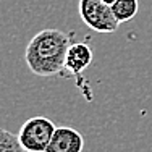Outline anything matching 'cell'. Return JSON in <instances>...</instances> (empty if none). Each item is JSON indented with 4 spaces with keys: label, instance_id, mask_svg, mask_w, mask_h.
<instances>
[{
    "label": "cell",
    "instance_id": "3957f363",
    "mask_svg": "<svg viewBox=\"0 0 152 152\" xmlns=\"http://www.w3.org/2000/svg\"><path fill=\"white\" fill-rule=\"evenodd\" d=\"M79 16L89 29L102 34H110L118 29V21L115 18L112 7L100 0H79Z\"/></svg>",
    "mask_w": 152,
    "mask_h": 152
},
{
    "label": "cell",
    "instance_id": "ba28073f",
    "mask_svg": "<svg viewBox=\"0 0 152 152\" xmlns=\"http://www.w3.org/2000/svg\"><path fill=\"white\" fill-rule=\"evenodd\" d=\"M100 2H104V3H105V5L112 7V5H113V3H115V2H117V0H100Z\"/></svg>",
    "mask_w": 152,
    "mask_h": 152
},
{
    "label": "cell",
    "instance_id": "277c9868",
    "mask_svg": "<svg viewBox=\"0 0 152 152\" xmlns=\"http://www.w3.org/2000/svg\"><path fill=\"white\" fill-rule=\"evenodd\" d=\"M84 137L71 126H57L45 152H83Z\"/></svg>",
    "mask_w": 152,
    "mask_h": 152
},
{
    "label": "cell",
    "instance_id": "52a82bcc",
    "mask_svg": "<svg viewBox=\"0 0 152 152\" xmlns=\"http://www.w3.org/2000/svg\"><path fill=\"white\" fill-rule=\"evenodd\" d=\"M0 152H26V151L23 149L16 134L10 133L5 128H0Z\"/></svg>",
    "mask_w": 152,
    "mask_h": 152
},
{
    "label": "cell",
    "instance_id": "6da1fadb",
    "mask_svg": "<svg viewBox=\"0 0 152 152\" xmlns=\"http://www.w3.org/2000/svg\"><path fill=\"white\" fill-rule=\"evenodd\" d=\"M70 36L60 29H42L29 41L24 52L28 68L37 76H57L65 71Z\"/></svg>",
    "mask_w": 152,
    "mask_h": 152
},
{
    "label": "cell",
    "instance_id": "5b68a950",
    "mask_svg": "<svg viewBox=\"0 0 152 152\" xmlns=\"http://www.w3.org/2000/svg\"><path fill=\"white\" fill-rule=\"evenodd\" d=\"M92 57V49L88 44H83V42L71 44L66 52V58H65V71H68L73 76H81L91 66Z\"/></svg>",
    "mask_w": 152,
    "mask_h": 152
},
{
    "label": "cell",
    "instance_id": "7a4b0ae2",
    "mask_svg": "<svg viewBox=\"0 0 152 152\" xmlns=\"http://www.w3.org/2000/svg\"><path fill=\"white\" fill-rule=\"evenodd\" d=\"M55 128L57 126L52 120L37 115L23 123L18 133V139L26 152H45L55 133Z\"/></svg>",
    "mask_w": 152,
    "mask_h": 152
},
{
    "label": "cell",
    "instance_id": "8992f818",
    "mask_svg": "<svg viewBox=\"0 0 152 152\" xmlns=\"http://www.w3.org/2000/svg\"><path fill=\"white\" fill-rule=\"evenodd\" d=\"M137 10H139L137 0H117L112 5V12H113L115 18L120 24L133 20L137 15Z\"/></svg>",
    "mask_w": 152,
    "mask_h": 152
}]
</instances>
